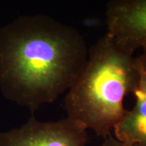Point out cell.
<instances>
[{"instance_id":"6da1fadb","label":"cell","mask_w":146,"mask_h":146,"mask_svg":"<svg viewBox=\"0 0 146 146\" xmlns=\"http://www.w3.org/2000/svg\"><path fill=\"white\" fill-rule=\"evenodd\" d=\"M89 48L77 29L45 14L25 16L0 31V89L32 114L75 81Z\"/></svg>"},{"instance_id":"7a4b0ae2","label":"cell","mask_w":146,"mask_h":146,"mask_svg":"<svg viewBox=\"0 0 146 146\" xmlns=\"http://www.w3.org/2000/svg\"><path fill=\"white\" fill-rule=\"evenodd\" d=\"M135 57L106 33L89 47L83 68L68 91L67 117L107 138L125 115L124 100L137 83Z\"/></svg>"},{"instance_id":"3957f363","label":"cell","mask_w":146,"mask_h":146,"mask_svg":"<svg viewBox=\"0 0 146 146\" xmlns=\"http://www.w3.org/2000/svg\"><path fill=\"white\" fill-rule=\"evenodd\" d=\"M87 130L83 124L67 116L41 122L32 114L21 127L0 133V146H87Z\"/></svg>"},{"instance_id":"277c9868","label":"cell","mask_w":146,"mask_h":146,"mask_svg":"<svg viewBox=\"0 0 146 146\" xmlns=\"http://www.w3.org/2000/svg\"><path fill=\"white\" fill-rule=\"evenodd\" d=\"M106 33L118 46L146 52V0H111L106 7Z\"/></svg>"},{"instance_id":"5b68a950","label":"cell","mask_w":146,"mask_h":146,"mask_svg":"<svg viewBox=\"0 0 146 146\" xmlns=\"http://www.w3.org/2000/svg\"><path fill=\"white\" fill-rule=\"evenodd\" d=\"M137 83L135 103L114 127V137L128 145L146 146V52L135 57Z\"/></svg>"},{"instance_id":"8992f818","label":"cell","mask_w":146,"mask_h":146,"mask_svg":"<svg viewBox=\"0 0 146 146\" xmlns=\"http://www.w3.org/2000/svg\"><path fill=\"white\" fill-rule=\"evenodd\" d=\"M100 146H136V145H128L123 142H120L118 140L116 139L114 136L112 135L108 137L107 138L104 139V141Z\"/></svg>"}]
</instances>
